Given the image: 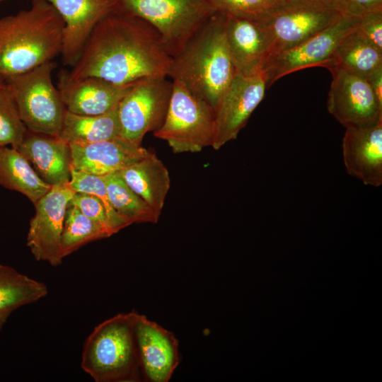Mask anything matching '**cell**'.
I'll list each match as a JSON object with an SVG mask.
<instances>
[{"instance_id": "7", "label": "cell", "mask_w": 382, "mask_h": 382, "mask_svg": "<svg viewBox=\"0 0 382 382\" xmlns=\"http://www.w3.org/2000/svg\"><path fill=\"white\" fill-rule=\"evenodd\" d=\"M55 68L56 63L50 61L4 79L26 128L52 137L59 136L66 112L59 91L52 81Z\"/></svg>"}, {"instance_id": "34", "label": "cell", "mask_w": 382, "mask_h": 382, "mask_svg": "<svg viewBox=\"0 0 382 382\" xmlns=\"http://www.w3.org/2000/svg\"><path fill=\"white\" fill-rule=\"evenodd\" d=\"M367 81L377 98L378 103L382 105V68L373 74Z\"/></svg>"}, {"instance_id": "22", "label": "cell", "mask_w": 382, "mask_h": 382, "mask_svg": "<svg viewBox=\"0 0 382 382\" xmlns=\"http://www.w3.org/2000/svg\"><path fill=\"white\" fill-rule=\"evenodd\" d=\"M0 185L23 194L34 204L52 187L21 152L6 146H0Z\"/></svg>"}, {"instance_id": "14", "label": "cell", "mask_w": 382, "mask_h": 382, "mask_svg": "<svg viewBox=\"0 0 382 382\" xmlns=\"http://www.w3.org/2000/svg\"><path fill=\"white\" fill-rule=\"evenodd\" d=\"M64 22L62 63L73 66L97 23L117 8L115 0H47Z\"/></svg>"}, {"instance_id": "28", "label": "cell", "mask_w": 382, "mask_h": 382, "mask_svg": "<svg viewBox=\"0 0 382 382\" xmlns=\"http://www.w3.org/2000/svg\"><path fill=\"white\" fill-rule=\"evenodd\" d=\"M69 185L76 192L86 193L98 197L103 204L110 222L117 233L129 226L112 207L103 175L91 174L71 167Z\"/></svg>"}, {"instance_id": "37", "label": "cell", "mask_w": 382, "mask_h": 382, "mask_svg": "<svg viewBox=\"0 0 382 382\" xmlns=\"http://www.w3.org/2000/svg\"><path fill=\"white\" fill-rule=\"evenodd\" d=\"M324 1H340V0H324Z\"/></svg>"}, {"instance_id": "12", "label": "cell", "mask_w": 382, "mask_h": 382, "mask_svg": "<svg viewBox=\"0 0 382 382\" xmlns=\"http://www.w3.org/2000/svg\"><path fill=\"white\" fill-rule=\"evenodd\" d=\"M266 88L263 70L248 75L237 72L215 110L214 149L237 137L263 99Z\"/></svg>"}, {"instance_id": "38", "label": "cell", "mask_w": 382, "mask_h": 382, "mask_svg": "<svg viewBox=\"0 0 382 382\" xmlns=\"http://www.w3.org/2000/svg\"><path fill=\"white\" fill-rule=\"evenodd\" d=\"M2 1H4V0H0V2Z\"/></svg>"}, {"instance_id": "27", "label": "cell", "mask_w": 382, "mask_h": 382, "mask_svg": "<svg viewBox=\"0 0 382 382\" xmlns=\"http://www.w3.org/2000/svg\"><path fill=\"white\" fill-rule=\"evenodd\" d=\"M112 235L110 229L84 215L76 207L67 206L61 236L62 257L64 258L88 243Z\"/></svg>"}, {"instance_id": "6", "label": "cell", "mask_w": 382, "mask_h": 382, "mask_svg": "<svg viewBox=\"0 0 382 382\" xmlns=\"http://www.w3.org/2000/svg\"><path fill=\"white\" fill-rule=\"evenodd\" d=\"M117 7L150 23L173 57L216 13L210 0H115Z\"/></svg>"}, {"instance_id": "16", "label": "cell", "mask_w": 382, "mask_h": 382, "mask_svg": "<svg viewBox=\"0 0 382 382\" xmlns=\"http://www.w3.org/2000/svg\"><path fill=\"white\" fill-rule=\"evenodd\" d=\"M69 144L72 168L101 176L119 172L152 153L122 137Z\"/></svg>"}, {"instance_id": "23", "label": "cell", "mask_w": 382, "mask_h": 382, "mask_svg": "<svg viewBox=\"0 0 382 382\" xmlns=\"http://www.w3.org/2000/svg\"><path fill=\"white\" fill-rule=\"evenodd\" d=\"M118 137H120V125L117 106L96 115H79L66 110L58 136L68 144L93 143Z\"/></svg>"}, {"instance_id": "4", "label": "cell", "mask_w": 382, "mask_h": 382, "mask_svg": "<svg viewBox=\"0 0 382 382\" xmlns=\"http://www.w3.org/2000/svg\"><path fill=\"white\" fill-rule=\"evenodd\" d=\"M139 313H118L98 324L84 342L81 367L96 382L144 379L135 325Z\"/></svg>"}, {"instance_id": "30", "label": "cell", "mask_w": 382, "mask_h": 382, "mask_svg": "<svg viewBox=\"0 0 382 382\" xmlns=\"http://www.w3.org/2000/svg\"><path fill=\"white\" fill-rule=\"evenodd\" d=\"M224 16L257 21L270 8L285 0H210Z\"/></svg>"}, {"instance_id": "3", "label": "cell", "mask_w": 382, "mask_h": 382, "mask_svg": "<svg viewBox=\"0 0 382 382\" xmlns=\"http://www.w3.org/2000/svg\"><path fill=\"white\" fill-rule=\"evenodd\" d=\"M64 22L47 0L0 18V76L30 71L61 54Z\"/></svg>"}, {"instance_id": "11", "label": "cell", "mask_w": 382, "mask_h": 382, "mask_svg": "<svg viewBox=\"0 0 382 382\" xmlns=\"http://www.w3.org/2000/svg\"><path fill=\"white\" fill-rule=\"evenodd\" d=\"M69 183L54 185L35 204L30 221L26 245L35 259L57 267L64 257L61 236L68 203L75 194Z\"/></svg>"}, {"instance_id": "25", "label": "cell", "mask_w": 382, "mask_h": 382, "mask_svg": "<svg viewBox=\"0 0 382 382\" xmlns=\"http://www.w3.org/2000/svg\"><path fill=\"white\" fill-rule=\"evenodd\" d=\"M47 286L16 269L0 264V313L10 315L16 309L45 297Z\"/></svg>"}, {"instance_id": "20", "label": "cell", "mask_w": 382, "mask_h": 382, "mask_svg": "<svg viewBox=\"0 0 382 382\" xmlns=\"http://www.w3.org/2000/svg\"><path fill=\"white\" fill-rule=\"evenodd\" d=\"M48 185L69 183L71 171L69 144L58 137L28 132L17 148Z\"/></svg>"}, {"instance_id": "24", "label": "cell", "mask_w": 382, "mask_h": 382, "mask_svg": "<svg viewBox=\"0 0 382 382\" xmlns=\"http://www.w3.org/2000/svg\"><path fill=\"white\" fill-rule=\"evenodd\" d=\"M325 67L338 68L367 81L382 68V52L361 38L355 30L339 43Z\"/></svg>"}, {"instance_id": "19", "label": "cell", "mask_w": 382, "mask_h": 382, "mask_svg": "<svg viewBox=\"0 0 382 382\" xmlns=\"http://www.w3.org/2000/svg\"><path fill=\"white\" fill-rule=\"evenodd\" d=\"M224 16L226 39L237 72L248 75L262 70L269 53L263 27L253 21Z\"/></svg>"}, {"instance_id": "33", "label": "cell", "mask_w": 382, "mask_h": 382, "mask_svg": "<svg viewBox=\"0 0 382 382\" xmlns=\"http://www.w3.org/2000/svg\"><path fill=\"white\" fill-rule=\"evenodd\" d=\"M350 16L363 17L364 16L382 11V0H342Z\"/></svg>"}, {"instance_id": "32", "label": "cell", "mask_w": 382, "mask_h": 382, "mask_svg": "<svg viewBox=\"0 0 382 382\" xmlns=\"http://www.w3.org/2000/svg\"><path fill=\"white\" fill-rule=\"evenodd\" d=\"M356 32L361 38L382 52V11L363 16Z\"/></svg>"}, {"instance_id": "10", "label": "cell", "mask_w": 382, "mask_h": 382, "mask_svg": "<svg viewBox=\"0 0 382 382\" xmlns=\"http://www.w3.org/2000/svg\"><path fill=\"white\" fill-rule=\"evenodd\" d=\"M361 18L346 15L318 34L271 57L262 68L267 88L291 73L308 67H325L339 43L357 30Z\"/></svg>"}, {"instance_id": "8", "label": "cell", "mask_w": 382, "mask_h": 382, "mask_svg": "<svg viewBox=\"0 0 382 382\" xmlns=\"http://www.w3.org/2000/svg\"><path fill=\"white\" fill-rule=\"evenodd\" d=\"M162 125L154 132L165 140L175 154L201 151L212 146L215 112L204 100L175 81Z\"/></svg>"}, {"instance_id": "1", "label": "cell", "mask_w": 382, "mask_h": 382, "mask_svg": "<svg viewBox=\"0 0 382 382\" xmlns=\"http://www.w3.org/2000/svg\"><path fill=\"white\" fill-rule=\"evenodd\" d=\"M172 57L145 20L115 8L96 25L69 71L70 80L96 76L118 84L167 76Z\"/></svg>"}, {"instance_id": "5", "label": "cell", "mask_w": 382, "mask_h": 382, "mask_svg": "<svg viewBox=\"0 0 382 382\" xmlns=\"http://www.w3.org/2000/svg\"><path fill=\"white\" fill-rule=\"evenodd\" d=\"M346 15L348 14L342 0H285L276 5L255 21L263 27L268 38L266 62L279 52L323 31Z\"/></svg>"}, {"instance_id": "18", "label": "cell", "mask_w": 382, "mask_h": 382, "mask_svg": "<svg viewBox=\"0 0 382 382\" xmlns=\"http://www.w3.org/2000/svg\"><path fill=\"white\" fill-rule=\"evenodd\" d=\"M342 155L347 172L364 185L382 184V120L366 127L345 128Z\"/></svg>"}, {"instance_id": "26", "label": "cell", "mask_w": 382, "mask_h": 382, "mask_svg": "<svg viewBox=\"0 0 382 382\" xmlns=\"http://www.w3.org/2000/svg\"><path fill=\"white\" fill-rule=\"evenodd\" d=\"M103 176L112 207L129 225L158 221L159 215L126 184L119 172Z\"/></svg>"}, {"instance_id": "35", "label": "cell", "mask_w": 382, "mask_h": 382, "mask_svg": "<svg viewBox=\"0 0 382 382\" xmlns=\"http://www.w3.org/2000/svg\"><path fill=\"white\" fill-rule=\"evenodd\" d=\"M10 315L6 313H0V332L6 323L7 319L8 318Z\"/></svg>"}, {"instance_id": "15", "label": "cell", "mask_w": 382, "mask_h": 382, "mask_svg": "<svg viewBox=\"0 0 382 382\" xmlns=\"http://www.w3.org/2000/svg\"><path fill=\"white\" fill-rule=\"evenodd\" d=\"M135 336L144 379L169 381L180 362L178 341L174 334L139 314Z\"/></svg>"}, {"instance_id": "17", "label": "cell", "mask_w": 382, "mask_h": 382, "mask_svg": "<svg viewBox=\"0 0 382 382\" xmlns=\"http://www.w3.org/2000/svg\"><path fill=\"white\" fill-rule=\"evenodd\" d=\"M134 83L118 84L96 76L70 80L61 71L57 88L66 110L96 115L117 107Z\"/></svg>"}, {"instance_id": "36", "label": "cell", "mask_w": 382, "mask_h": 382, "mask_svg": "<svg viewBox=\"0 0 382 382\" xmlns=\"http://www.w3.org/2000/svg\"><path fill=\"white\" fill-rule=\"evenodd\" d=\"M6 85L4 79L0 76V88L4 87Z\"/></svg>"}, {"instance_id": "21", "label": "cell", "mask_w": 382, "mask_h": 382, "mask_svg": "<svg viewBox=\"0 0 382 382\" xmlns=\"http://www.w3.org/2000/svg\"><path fill=\"white\" fill-rule=\"evenodd\" d=\"M119 173L126 184L160 216L170 185L163 163L151 153Z\"/></svg>"}, {"instance_id": "31", "label": "cell", "mask_w": 382, "mask_h": 382, "mask_svg": "<svg viewBox=\"0 0 382 382\" xmlns=\"http://www.w3.org/2000/svg\"><path fill=\"white\" fill-rule=\"evenodd\" d=\"M76 207L84 215L110 229L113 234L117 232L112 226L102 202L92 195L75 192L68 206Z\"/></svg>"}, {"instance_id": "29", "label": "cell", "mask_w": 382, "mask_h": 382, "mask_svg": "<svg viewBox=\"0 0 382 382\" xmlns=\"http://www.w3.org/2000/svg\"><path fill=\"white\" fill-rule=\"evenodd\" d=\"M27 132L16 102L5 85L0 88V146L11 145L17 149Z\"/></svg>"}, {"instance_id": "9", "label": "cell", "mask_w": 382, "mask_h": 382, "mask_svg": "<svg viewBox=\"0 0 382 382\" xmlns=\"http://www.w3.org/2000/svg\"><path fill=\"white\" fill-rule=\"evenodd\" d=\"M166 77L144 78L132 84L117 105L120 137L141 145L146 133L160 127L173 88Z\"/></svg>"}, {"instance_id": "2", "label": "cell", "mask_w": 382, "mask_h": 382, "mask_svg": "<svg viewBox=\"0 0 382 382\" xmlns=\"http://www.w3.org/2000/svg\"><path fill=\"white\" fill-rule=\"evenodd\" d=\"M225 16L216 12L178 54L172 57L168 76L214 110L237 74L224 30Z\"/></svg>"}, {"instance_id": "13", "label": "cell", "mask_w": 382, "mask_h": 382, "mask_svg": "<svg viewBox=\"0 0 382 382\" xmlns=\"http://www.w3.org/2000/svg\"><path fill=\"white\" fill-rule=\"evenodd\" d=\"M332 81L328 112L345 128L372 125L382 120V105L364 78L345 70L328 68Z\"/></svg>"}]
</instances>
